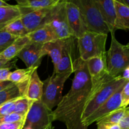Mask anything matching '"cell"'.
Masks as SVG:
<instances>
[{
  "label": "cell",
  "mask_w": 129,
  "mask_h": 129,
  "mask_svg": "<svg viewBox=\"0 0 129 129\" xmlns=\"http://www.w3.org/2000/svg\"><path fill=\"white\" fill-rule=\"evenodd\" d=\"M16 62V59H13L11 60H7L5 59H0V69L3 68H8L11 69L15 68V64Z\"/></svg>",
  "instance_id": "34"
},
{
  "label": "cell",
  "mask_w": 129,
  "mask_h": 129,
  "mask_svg": "<svg viewBox=\"0 0 129 129\" xmlns=\"http://www.w3.org/2000/svg\"><path fill=\"white\" fill-rule=\"evenodd\" d=\"M98 129H121L118 124H108V123H96Z\"/></svg>",
  "instance_id": "36"
},
{
  "label": "cell",
  "mask_w": 129,
  "mask_h": 129,
  "mask_svg": "<svg viewBox=\"0 0 129 129\" xmlns=\"http://www.w3.org/2000/svg\"><path fill=\"white\" fill-rule=\"evenodd\" d=\"M17 38L5 31H0V54L8 47Z\"/></svg>",
  "instance_id": "28"
},
{
  "label": "cell",
  "mask_w": 129,
  "mask_h": 129,
  "mask_svg": "<svg viewBox=\"0 0 129 129\" xmlns=\"http://www.w3.org/2000/svg\"><path fill=\"white\" fill-rule=\"evenodd\" d=\"M78 52V40L74 37H71L63 40L61 57L57 68L54 73H74V64L79 57Z\"/></svg>",
  "instance_id": "8"
},
{
  "label": "cell",
  "mask_w": 129,
  "mask_h": 129,
  "mask_svg": "<svg viewBox=\"0 0 129 129\" xmlns=\"http://www.w3.org/2000/svg\"><path fill=\"white\" fill-rule=\"evenodd\" d=\"M65 8L67 20L72 35L76 39H79L86 31H89L81 12L78 6L72 1L66 0Z\"/></svg>",
  "instance_id": "9"
},
{
  "label": "cell",
  "mask_w": 129,
  "mask_h": 129,
  "mask_svg": "<svg viewBox=\"0 0 129 129\" xmlns=\"http://www.w3.org/2000/svg\"><path fill=\"white\" fill-rule=\"evenodd\" d=\"M21 96L18 87L12 83L8 87L0 91V106L13 100Z\"/></svg>",
  "instance_id": "25"
},
{
  "label": "cell",
  "mask_w": 129,
  "mask_h": 129,
  "mask_svg": "<svg viewBox=\"0 0 129 129\" xmlns=\"http://www.w3.org/2000/svg\"><path fill=\"white\" fill-rule=\"evenodd\" d=\"M74 78L69 91L52 111L54 121H60L67 129H88L81 123L84 105L92 91L93 84L86 62L78 58L74 64Z\"/></svg>",
  "instance_id": "1"
},
{
  "label": "cell",
  "mask_w": 129,
  "mask_h": 129,
  "mask_svg": "<svg viewBox=\"0 0 129 129\" xmlns=\"http://www.w3.org/2000/svg\"><path fill=\"white\" fill-rule=\"evenodd\" d=\"M114 5L117 13L115 30H129V8L118 0H114Z\"/></svg>",
  "instance_id": "21"
},
{
  "label": "cell",
  "mask_w": 129,
  "mask_h": 129,
  "mask_svg": "<svg viewBox=\"0 0 129 129\" xmlns=\"http://www.w3.org/2000/svg\"><path fill=\"white\" fill-rule=\"evenodd\" d=\"M65 3L66 0H60L48 24L54 30L59 40H64L73 37L67 20Z\"/></svg>",
  "instance_id": "10"
},
{
  "label": "cell",
  "mask_w": 129,
  "mask_h": 129,
  "mask_svg": "<svg viewBox=\"0 0 129 129\" xmlns=\"http://www.w3.org/2000/svg\"><path fill=\"white\" fill-rule=\"evenodd\" d=\"M26 117L18 114L16 113H13L7 115L0 117V125L3 123H11V122H20V121H25Z\"/></svg>",
  "instance_id": "30"
},
{
  "label": "cell",
  "mask_w": 129,
  "mask_h": 129,
  "mask_svg": "<svg viewBox=\"0 0 129 129\" xmlns=\"http://www.w3.org/2000/svg\"><path fill=\"white\" fill-rule=\"evenodd\" d=\"M11 72V69L8 68H3L0 69V82L8 81Z\"/></svg>",
  "instance_id": "35"
},
{
  "label": "cell",
  "mask_w": 129,
  "mask_h": 129,
  "mask_svg": "<svg viewBox=\"0 0 129 129\" xmlns=\"http://www.w3.org/2000/svg\"><path fill=\"white\" fill-rule=\"evenodd\" d=\"M59 2L60 0H16V5L23 16L33 11L52 7Z\"/></svg>",
  "instance_id": "17"
},
{
  "label": "cell",
  "mask_w": 129,
  "mask_h": 129,
  "mask_svg": "<svg viewBox=\"0 0 129 129\" xmlns=\"http://www.w3.org/2000/svg\"><path fill=\"white\" fill-rule=\"evenodd\" d=\"M107 34L88 31L78 40L79 57L86 61L94 57L106 54V42Z\"/></svg>",
  "instance_id": "4"
},
{
  "label": "cell",
  "mask_w": 129,
  "mask_h": 129,
  "mask_svg": "<svg viewBox=\"0 0 129 129\" xmlns=\"http://www.w3.org/2000/svg\"><path fill=\"white\" fill-rule=\"evenodd\" d=\"M42 45L38 43H29L19 52L17 57L25 63L26 68H38L45 56L42 50Z\"/></svg>",
  "instance_id": "13"
},
{
  "label": "cell",
  "mask_w": 129,
  "mask_h": 129,
  "mask_svg": "<svg viewBox=\"0 0 129 129\" xmlns=\"http://www.w3.org/2000/svg\"><path fill=\"white\" fill-rule=\"evenodd\" d=\"M1 31H5L13 36L16 37H22L28 35V32L25 28L21 20V18L10 23L5 26Z\"/></svg>",
  "instance_id": "24"
},
{
  "label": "cell",
  "mask_w": 129,
  "mask_h": 129,
  "mask_svg": "<svg viewBox=\"0 0 129 129\" xmlns=\"http://www.w3.org/2000/svg\"><path fill=\"white\" fill-rule=\"evenodd\" d=\"M26 36L28 37L31 42L41 44L59 40L54 30L49 25H44L31 32L28 33Z\"/></svg>",
  "instance_id": "18"
},
{
  "label": "cell",
  "mask_w": 129,
  "mask_h": 129,
  "mask_svg": "<svg viewBox=\"0 0 129 129\" xmlns=\"http://www.w3.org/2000/svg\"><path fill=\"white\" fill-rule=\"evenodd\" d=\"M30 42H31L26 35L17 38L8 47L0 54V59L11 60L15 59L23 48Z\"/></svg>",
  "instance_id": "22"
},
{
  "label": "cell",
  "mask_w": 129,
  "mask_h": 129,
  "mask_svg": "<svg viewBox=\"0 0 129 129\" xmlns=\"http://www.w3.org/2000/svg\"><path fill=\"white\" fill-rule=\"evenodd\" d=\"M118 1L129 8V0H118Z\"/></svg>",
  "instance_id": "40"
},
{
  "label": "cell",
  "mask_w": 129,
  "mask_h": 129,
  "mask_svg": "<svg viewBox=\"0 0 129 129\" xmlns=\"http://www.w3.org/2000/svg\"><path fill=\"white\" fill-rule=\"evenodd\" d=\"M85 62L88 73L93 83L99 81L108 74L107 70L106 54L102 56L91 58Z\"/></svg>",
  "instance_id": "15"
},
{
  "label": "cell",
  "mask_w": 129,
  "mask_h": 129,
  "mask_svg": "<svg viewBox=\"0 0 129 129\" xmlns=\"http://www.w3.org/2000/svg\"><path fill=\"white\" fill-rule=\"evenodd\" d=\"M121 76H122V78H124L125 79L129 81V66L127 67V68L123 71V72L122 73V74H121Z\"/></svg>",
  "instance_id": "38"
},
{
  "label": "cell",
  "mask_w": 129,
  "mask_h": 129,
  "mask_svg": "<svg viewBox=\"0 0 129 129\" xmlns=\"http://www.w3.org/2000/svg\"><path fill=\"white\" fill-rule=\"evenodd\" d=\"M101 13L103 20L108 26L110 33L115 32V26L117 13L114 0H94Z\"/></svg>",
  "instance_id": "14"
},
{
  "label": "cell",
  "mask_w": 129,
  "mask_h": 129,
  "mask_svg": "<svg viewBox=\"0 0 129 129\" xmlns=\"http://www.w3.org/2000/svg\"><path fill=\"white\" fill-rule=\"evenodd\" d=\"M63 40H57L43 44L42 50L44 55H49L54 64V70L57 68L61 57Z\"/></svg>",
  "instance_id": "20"
},
{
  "label": "cell",
  "mask_w": 129,
  "mask_h": 129,
  "mask_svg": "<svg viewBox=\"0 0 129 129\" xmlns=\"http://www.w3.org/2000/svg\"><path fill=\"white\" fill-rule=\"evenodd\" d=\"M118 125L121 129H129V107H126L124 116Z\"/></svg>",
  "instance_id": "33"
},
{
  "label": "cell",
  "mask_w": 129,
  "mask_h": 129,
  "mask_svg": "<svg viewBox=\"0 0 129 129\" xmlns=\"http://www.w3.org/2000/svg\"><path fill=\"white\" fill-rule=\"evenodd\" d=\"M11 6V5L8 4L7 3L4 1H2V0H0V7H6V6Z\"/></svg>",
  "instance_id": "39"
},
{
  "label": "cell",
  "mask_w": 129,
  "mask_h": 129,
  "mask_svg": "<svg viewBox=\"0 0 129 129\" xmlns=\"http://www.w3.org/2000/svg\"><path fill=\"white\" fill-rule=\"evenodd\" d=\"M73 73H54L44 82L41 102L50 110L57 106L62 98V92L65 82Z\"/></svg>",
  "instance_id": "5"
},
{
  "label": "cell",
  "mask_w": 129,
  "mask_h": 129,
  "mask_svg": "<svg viewBox=\"0 0 129 129\" xmlns=\"http://www.w3.org/2000/svg\"><path fill=\"white\" fill-rule=\"evenodd\" d=\"M35 101L30 100L26 96H22L18 98L15 106V112L23 117H26L28 113L30 111L31 105Z\"/></svg>",
  "instance_id": "27"
},
{
  "label": "cell",
  "mask_w": 129,
  "mask_h": 129,
  "mask_svg": "<svg viewBox=\"0 0 129 129\" xmlns=\"http://www.w3.org/2000/svg\"><path fill=\"white\" fill-rule=\"evenodd\" d=\"M111 45L106 52L107 73L113 78L121 76L129 66V49L116 39L115 33L111 34Z\"/></svg>",
  "instance_id": "3"
},
{
  "label": "cell",
  "mask_w": 129,
  "mask_h": 129,
  "mask_svg": "<svg viewBox=\"0 0 129 129\" xmlns=\"http://www.w3.org/2000/svg\"><path fill=\"white\" fill-rule=\"evenodd\" d=\"M18 98L6 102V103L0 106V117L7 115L15 112V106Z\"/></svg>",
  "instance_id": "29"
},
{
  "label": "cell",
  "mask_w": 129,
  "mask_h": 129,
  "mask_svg": "<svg viewBox=\"0 0 129 129\" xmlns=\"http://www.w3.org/2000/svg\"><path fill=\"white\" fill-rule=\"evenodd\" d=\"M53 122L52 110L41 101H35L26 115L25 125L31 129H54Z\"/></svg>",
  "instance_id": "7"
},
{
  "label": "cell",
  "mask_w": 129,
  "mask_h": 129,
  "mask_svg": "<svg viewBox=\"0 0 129 129\" xmlns=\"http://www.w3.org/2000/svg\"><path fill=\"white\" fill-rule=\"evenodd\" d=\"M129 105V81L123 86L122 91V108H126Z\"/></svg>",
  "instance_id": "31"
},
{
  "label": "cell",
  "mask_w": 129,
  "mask_h": 129,
  "mask_svg": "<svg viewBox=\"0 0 129 129\" xmlns=\"http://www.w3.org/2000/svg\"><path fill=\"white\" fill-rule=\"evenodd\" d=\"M23 129H31V128H30V127H29V126H24V127H23Z\"/></svg>",
  "instance_id": "41"
},
{
  "label": "cell",
  "mask_w": 129,
  "mask_h": 129,
  "mask_svg": "<svg viewBox=\"0 0 129 129\" xmlns=\"http://www.w3.org/2000/svg\"><path fill=\"white\" fill-rule=\"evenodd\" d=\"M44 83L40 80L37 73V69L32 73L26 90V98L33 101H41Z\"/></svg>",
  "instance_id": "19"
},
{
  "label": "cell",
  "mask_w": 129,
  "mask_h": 129,
  "mask_svg": "<svg viewBox=\"0 0 129 129\" xmlns=\"http://www.w3.org/2000/svg\"><path fill=\"white\" fill-rule=\"evenodd\" d=\"M25 121L11 122L0 125V129H23L25 126Z\"/></svg>",
  "instance_id": "32"
},
{
  "label": "cell",
  "mask_w": 129,
  "mask_h": 129,
  "mask_svg": "<svg viewBox=\"0 0 129 129\" xmlns=\"http://www.w3.org/2000/svg\"><path fill=\"white\" fill-rule=\"evenodd\" d=\"M57 5L33 11L21 16V20L28 32H31L39 28L48 25L56 10Z\"/></svg>",
  "instance_id": "12"
},
{
  "label": "cell",
  "mask_w": 129,
  "mask_h": 129,
  "mask_svg": "<svg viewBox=\"0 0 129 129\" xmlns=\"http://www.w3.org/2000/svg\"><path fill=\"white\" fill-rule=\"evenodd\" d=\"M125 46L127 47V49H129V42L128 43V44H127V45H125Z\"/></svg>",
  "instance_id": "42"
},
{
  "label": "cell",
  "mask_w": 129,
  "mask_h": 129,
  "mask_svg": "<svg viewBox=\"0 0 129 129\" xmlns=\"http://www.w3.org/2000/svg\"><path fill=\"white\" fill-rule=\"evenodd\" d=\"M78 6L89 31L100 34L110 33L94 0H72Z\"/></svg>",
  "instance_id": "6"
},
{
  "label": "cell",
  "mask_w": 129,
  "mask_h": 129,
  "mask_svg": "<svg viewBox=\"0 0 129 129\" xmlns=\"http://www.w3.org/2000/svg\"><path fill=\"white\" fill-rule=\"evenodd\" d=\"M21 17V13L16 5L0 7V31L10 23Z\"/></svg>",
  "instance_id": "23"
},
{
  "label": "cell",
  "mask_w": 129,
  "mask_h": 129,
  "mask_svg": "<svg viewBox=\"0 0 129 129\" xmlns=\"http://www.w3.org/2000/svg\"><path fill=\"white\" fill-rule=\"evenodd\" d=\"M128 81L122 78V76L113 78L107 74L99 81L93 83V91L84 105L82 113L81 123Z\"/></svg>",
  "instance_id": "2"
},
{
  "label": "cell",
  "mask_w": 129,
  "mask_h": 129,
  "mask_svg": "<svg viewBox=\"0 0 129 129\" xmlns=\"http://www.w3.org/2000/svg\"><path fill=\"white\" fill-rule=\"evenodd\" d=\"M124 85L120 87L104 104L98 108L93 114L91 115L89 117L84 120L82 122L83 126H84L86 128H88V126L94 123V122H96L100 119L108 115L112 112L122 108L121 107L122 91Z\"/></svg>",
  "instance_id": "11"
},
{
  "label": "cell",
  "mask_w": 129,
  "mask_h": 129,
  "mask_svg": "<svg viewBox=\"0 0 129 129\" xmlns=\"http://www.w3.org/2000/svg\"><path fill=\"white\" fill-rule=\"evenodd\" d=\"M126 108H120L112 112L108 115L101 118L96 123H108V124H119L125 113Z\"/></svg>",
  "instance_id": "26"
},
{
  "label": "cell",
  "mask_w": 129,
  "mask_h": 129,
  "mask_svg": "<svg viewBox=\"0 0 129 129\" xmlns=\"http://www.w3.org/2000/svg\"><path fill=\"white\" fill-rule=\"evenodd\" d=\"M37 68L20 69L11 72L8 81L15 84L18 88L21 96H25L30 78L34 71Z\"/></svg>",
  "instance_id": "16"
},
{
  "label": "cell",
  "mask_w": 129,
  "mask_h": 129,
  "mask_svg": "<svg viewBox=\"0 0 129 129\" xmlns=\"http://www.w3.org/2000/svg\"><path fill=\"white\" fill-rule=\"evenodd\" d=\"M12 84V83L10 82L9 81H6L0 82V91L3 90L4 89L8 87L10 84Z\"/></svg>",
  "instance_id": "37"
}]
</instances>
